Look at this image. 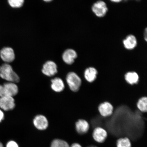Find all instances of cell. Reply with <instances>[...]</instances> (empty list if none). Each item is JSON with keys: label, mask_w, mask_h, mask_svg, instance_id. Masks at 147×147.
Listing matches in <instances>:
<instances>
[{"label": "cell", "mask_w": 147, "mask_h": 147, "mask_svg": "<svg viewBox=\"0 0 147 147\" xmlns=\"http://www.w3.org/2000/svg\"><path fill=\"white\" fill-rule=\"evenodd\" d=\"M0 77L9 82L17 83L19 82V76L13 70L10 64L5 63L0 67Z\"/></svg>", "instance_id": "cell-1"}, {"label": "cell", "mask_w": 147, "mask_h": 147, "mask_svg": "<svg viewBox=\"0 0 147 147\" xmlns=\"http://www.w3.org/2000/svg\"><path fill=\"white\" fill-rule=\"evenodd\" d=\"M66 80L71 91L76 92L79 91L82 85V81L81 79L77 74L70 71L66 76Z\"/></svg>", "instance_id": "cell-2"}, {"label": "cell", "mask_w": 147, "mask_h": 147, "mask_svg": "<svg viewBox=\"0 0 147 147\" xmlns=\"http://www.w3.org/2000/svg\"><path fill=\"white\" fill-rule=\"evenodd\" d=\"M18 86L14 83H6L3 85H0V97H13L18 92Z\"/></svg>", "instance_id": "cell-3"}, {"label": "cell", "mask_w": 147, "mask_h": 147, "mask_svg": "<svg viewBox=\"0 0 147 147\" xmlns=\"http://www.w3.org/2000/svg\"><path fill=\"white\" fill-rule=\"evenodd\" d=\"M107 131L102 127H97L93 130V139L97 143H104L107 138Z\"/></svg>", "instance_id": "cell-4"}, {"label": "cell", "mask_w": 147, "mask_h": 147, "mask_svg": "<svg viewBox=\"0 0 147 147\" xmlns=\"http://www.w3.org/2000/svg\"><path fill=\"white\" fill-rule=\"evenodd\" d=\"M92 9L94 13L99 17H104L108 11V8L106 3L101 1L95 3Z\"/></svg>", "instance_id": "cell-5"}, {"label": "cell", "mask_w": 147, "mask_h": 147, "mask_svg": "<svg viewBox=\"0 0 147 147\" xmlns=\"http://www.w3.org/2000/svg\"><path fill=\"white\" fill-rule=\"evenodd\" d=\"M57 67L55 62L49 61L46 62L43 65L42 72L48 76H54L57 73Z\"/></svg>", "instance_id": "cell-6"}, {"label": "cell", "mask_w": 147, "mask_h": 147, "mask_svg": "<svg viewBox=\"0 0 147 147\" xmlns=\"http://www.w3.org/2000/svg\"><path fill=\"white\" fill-rule=\"evenodd\" d=\"M15 107V100L13 97L4 96L0 98V107L4 111H8Z\"/></svg>", "instance_id": "cell-7"}, {"label": "cell", "mask_w": 147, "mask_h": 147, "mask_svg": "<svg viewBox=\"0 0 147 147\" xmlns=\"http://www.w3.org/2000/svg\"><path fill=\"white\" fill-rule=\"evenodd\" d=\"M1 59L6 63L13 61L15 58V55L13 49L11 47L3 48L0 52Z\"/></svg>", "instance_id": "cell-8"}, {"label": "cell", "mask_w": 147, "mask_h": 147, "mask_svg": "<svg viewBox=\"0 0 147 147\" xmlns=\"http://www.w3.org/2000/svg\"><path fill=\"white\" fill-rule=\"evenodd\" d=\"M98 110L102 117H109L113 114L114 108L113 105L108 102H104L100 104L98 107Z\"/></svg>", "instance_id": "cell-9"}, {"label": "cell", "mask_w": 147, "mask_h": 147, "mask_svg": "<svg viewBox=\"0 0 147 147\" xmlns=\"http://www.w3.org/2000/svg\"><path fill=\"white\" fill-rule=\"evenodd\" d=\"M78 56L76 51L73 49H69L64 51L62 55V59L65 63L71 65L74 63Z\"/></svg>", "instance_id": "cell-10"}, {"label": "cell", "mask_w": 147, "mask_h": 147, "mask_svg": "<svg viewBox=\"0 0 147 147\" xmlns=\"http://www.w3.org/2000/svg\"><path fill=\"white\" fill-rule=\"evenodd\" d=\"M75 129L78 133L80 135L87 134L89 131L90 125L88 121L84 119H78L75 123Z\"/></svg>", "instance_id": "cell-11"}, {"label": "cell", "mask_w": 147, "mask_h": 147, "mask_svg": "<svg viewBox=\"0 0 147 147\" xmlns=\"http://www.w3.org/2000/svg\"><path fill=\"white\" fill-rule=\"evenodd\" d=\"M33 123L35 127L40 130H44L49 126V122L47 118L43 115H38L34 117Z\"/></svg>", "instance_id": "cell-12"}, {"label": "cell", "mask_w": 147, "mask_h": 147, "mask_svg": "<svg viewBox=\"0 0 147 147\" xmlns=\"http://www.w3.org/2000/svg\"><path fill=\"white\" fill-rule=\"evenodd\" d=\"M98 72L93 67H89L86 69L84 72V77L88 82L91 83L94 81L97 78Z\"/></svg>", "instance_id": "cell-13"}, {"label": "cell", "mask_w": 147, "mask_h": 147, "mask_svg": "<svg viewBox=\"0 0 147 147\" xmlns=\"http://www.w3.org/2000/svg\"><path fill=\"white\" fill-rule=\"evenodd\" d=\"M124 47L126 49L131 50L135 49L137 45V40L135 36L130 35L127 36L123 41Z\"/></svg>", "instance_id": "cell-14"}, {"label": "cell", "mask_w": 147, "mask_h": 147, "mask_svg": "<svg viewBox=\"0 0 147 147\" xmlns=\"http://www.w3.org/2000/svg\"><path fill=\"white\" fill-rule=\"evenodd\" d=\"M51 89L57 92H60L63 90L65 86L63 81L59 78H55L51 81Z\"/></svg>", "instance_id": "cell-15"}, {"label": "cell", "mask_w": 147, "mask_h": 147, "mask_svg": "<svg viewBox=\"0 0 147 147\" xmlns=\"http://www.w3.org/2000/svg\"><path fill=\"white\" fill-rule=\"evenodd\" d=\"M125 79L126 82L130 85L137 84L139 81V76L135 71H129L125 75Z\"/></svg>", "instance_id": "cell-16"}, {"label": "cell", "mask_w": 147, "mask_h": 147, "mask_svg": "<svg viewBox=\"0 0 147 147\" xmlns=\"http://www.w3.org/2000/svg\"><path fill=\"white\" fill-rule=\"evenodd\" d=\"M138 109L143 113H147V97H143L140 98L137 103Z\"/></svg>", "instance_id": "cell-17"}, {"label": "cell", "mask_w": 147, "mask_h": 147, "mask_svg": "<svg viewBox=\"0 0 147 147\" xmlns=\"http://www.w3.org/2000/svg\"><path fill=\"white\" fill-rule=\"evenodd\" d=\"M116 146L117 147H131V143L128 138H121L117 140Z\"/></svg>", "instance_id": "cell-18"}, {"label": "cell", "mask_w": 147, "mask_h": 147, "mask_svg": "<svg viewBox=\"0 0 147 147\" xmlns=\"http://www.w3.org/2000/svg\"><path fill=\"white\" fill-rule=\"evenodd\" d=\"M51 147H70L69 145L65 141L62 140H54L51 142Z\"/></svg>", "instance_id": "cell-19"}, {"label": "cell", "mask_w": 147, "mask_h": 147, "mask_svg": "<svg viewBox=\"0 0 147 147\" xmlns=\"http://www.w3.org/2000/svg\"><path fill=\"white\" fill-rule=\"evenodd\" d=\"M8 2L12 8H19L23 6L24 0H8Z\"/></svg>", "instance_id": "cell-20"}, {"label": "cell", "mask_w": 147, "mask_h": 147, "mask_svg": "<svg viewBox=\"0 0 147 147\" xmlns=\"http://www.w3.org/2000/svg\"><path fill=\"white\" fill-rule=\"evenodd\" d=\"M6 147H19V146L15 141H10L7 143Z\"/></svg>", "instance_id": "cell-21"}, {"label": "cell", "mask_w": 147, "mask_h": 147, "mask_svg": "<svg viewBox=\"0 0 147 147\" xmlns=\"http://www.w3.org/2000/svg\"><path fill=\"white\" fill-rule=\"evenodd\" d=\"M4 117V115L3 112L1 109H0V122L3 120Z\"/></svg>", "instance_id": "cell-22"}, {"label": "cell", "mask_w": 147, "mask_h": 147, "mask_svg": "<svg viewBox=\"0 0 147 147\" xmlns=\"http://www.w3.org/2000/svg\"><path fill=\"white\" fill-rule=\"evenodd\" d=\"M70 147H82V146L79 143H74Z\"/></svg>", "instance_id": "cell-23"}, {"label": "cell", "mask_w": 147, "mask_h": 147, "mask_svg": "<svg viewBox=\"0 0 147 147\" xmlns=\"http://www.w3.org/2000/svg\"><path fill=\"white\" fill-rule=\"evenodd\" d=\"M110 1L113 2L118 3L120 2L122 0H110Z\"/></svg>", "instance_id": "cell-24"}, {"label": "cell", "mask_w": 147, "mask_h": 147, "mask_svg": "<svg viewBox=\"0 0 147 147\" xmlns=\"http://www.w3.org/2000/svg\"><path fill=\"white\" fill-rule=\"evenodd\" d=\"M144 36H145V39H146H146H147V30H146V31H145V32L144 33Z\"/></svg>", "instance_id": "cell-25"}, {"label": "cell", "mask_w": 147, "mask_h": 147, "mask_svg": "<svg viewBox=\"0 0 147 147\" xmlns=\"http://www.w3.org/2000/svg\"><path fill=\"white\" fill-rule=\"evenodd\" d=\"M43 1L46 2H49L52 1L53 0H43Z\"/></svg>", "instance_id": "cell-26"}, {"label": "cell", "mask_w": 147, "mask_h": 147, "mask_svg": "<svg viewBox=\"0 0 147 147\" xmlns=\"http://www.w3.org/2000/svg\"><path fill=\"white\" fill-rule=\"evenodd\" d=\"M0 147H3L2 143L0 142Z\"/></svg>", "instance_id": "cell-27"}, {"label": "cell", "mask_w": 147, "mask_h": 147, "mask_svg": "<svg viewBox=\"0 0 147 147\" xmlns=\"http://www.w3.org/2000/svg\"><path fill=\"white\" fill-rule=\"evenodd\" d=\"M88 147H97L94 146H88Z\"/></svg>", "instance_id": "cell-28"}, {"label": "cell", "mask_w": 147, "mask_h": 147, "mask_svg": "<svg viewBox=\"0 0 147 147\" xmlns=\"http://www.w3.org/2000/svg\"><path fill=\"white\" fill-rule=\"evenodd\" d=\"M128 1V0H124V1ZM136 1H140V0H136Z\"/></svg>", "instance_id": "cell-29"}]
</instances>
